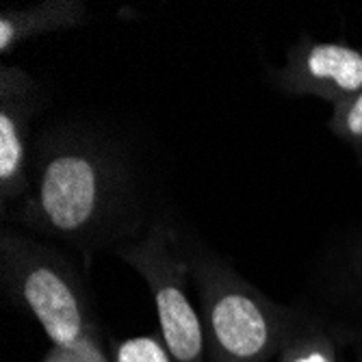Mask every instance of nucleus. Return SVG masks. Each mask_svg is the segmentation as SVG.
I'll return each mask as SVG.
<instances>
[{
	"label": "nucleus",
	"instance_id": "1",
	"mask_svg": "<svg viewBox=\"0 0 362 362\" xmlns=\"http://www.w3.org/2000/svg\"><path fill=\"white\" fill-rule=\"evenodd\" d=\"M13 215L35 233L87 254L133 241L139 206L130 160L93 128L44 130L33 146L28 191Z\"/></svg>",
	"mask_w": 362,
	"mask_h": 362
},
{
	"label": "nucleus",
	"instance_id": "2",
	"mask_svg": "<svg viewBox=\"0 0 362 362\" xmlns=\"http://www.w3.org/2000/svg\"><path fill=\"white\" fill-rule=\"evenodd\" d=\"M197 291L206 362H269L278 358L295 310L276 304L204 245H182Z\"/></svg>",
	"mask_w": 362,
	"mask_h": 362
},
{
	"label": "nucleus",
	"instance_id": "3",
	"mask_svg": "<svg viewBox=\"0 0 362 362\" xmlns=\"http://www.w3.org/2000/svg\"><path fill=\"white\" fill-rule=\"evenodd\" d=\"M0 282L16 306L40 321L52 345L103 349L100 325L83 278L54 247L3 228Z\"/></svg>",
	"mask_w": 362,
	"mask_h": 362
},
{
	"label": "nucleus",
	"instance_id": "4",
	"mask_svg": "<svg viewBox=\"0 0 362 362\" xmlns=\"http://www.w3.org/2000/svg\"><path fill=\"white\" fill-rule=\"evenodd\" d=\"M115 254L146 280L160 339L174 362H206L202 319L187 293L189 262L174 230L165 221H154L141 239L117 245Z\"/></svg>",
	"mask_w": 362,
	"mask_h": 362
},
{
	"label": "nucleus",
	"instance_id": "5",
	"mask_svg": "<svg viewBox=\"0 0 362 362\" xmlns=\"http://www.w3.org/2000/svg\"><path fill=\"white\" fill-rule=\"evenodd\" d=\"M269 76L286 95L319 98L339 107L362 91V50L302 35L288 48L282 68Z\"/></svg>",
	"mask_w": 362,
	"mask_h": 362
},
{
	"label": "nucleus",
	"instance_id": "6",
	"mask_svg": "<svg viewBox=\"0 0 362 362\" xmlns=\"http://www.w3.org/2000/svg\"><path fill=\"white\" fill-rule=\"evenodd\" d=\"M40 89L20 68H0V202H20L28 191L30 119L37 111Z\"/></svg>",
	"mask_w": 362,
	"mask_h": 362
},
{
	"label": "nucleus",
	"instance_id": "7",
	"mask_svg": "<svg viewBox=\"0 0 362 362\" xmlns=\"http://www.w3.org/2000/svg\"><path fill=\"white\" fill-rule=\"evenodd\" d=\"M87 5L83 0H44L26 7H9L0 13V52L9 54L20 44L46 33L83 26Z\"/></svg>",
	"mask_w": 362,
	"mask_h": 362
},
{
	"label": "nucleus",
	"instance_id": "8",
	"mask_svg": "<svg viewBox=\"0 0 362 362\" xmlns=\"http://www.w3.org/2000/svg\"><path fill=\"white\" fill-rule=\"evenodd\" d=\"M278 362H343L337 339L325 323L308 317L293 315L288 334L278 354Z\"/></svg>",
	"mask_w": 362,
	"mask_h": 362
},
{
	"label": "nucleus",
	"instance_id": "9",
	"mask_svg": "<svg viewBox=\"0 0 362 362\" xmlns=\"http://www.w3.org/2000/svg\"><path fill=\"white\" fill-rule=\"evenodd\" d=\"M327 126L341 141H345L354 150V154L362 163V91L354 95L351 100L334 107Z\"/></svg>",
	"mask_w": 362,
	"mask_h": 362
},
{
	"label": "nucleus",
	"instance_id": "10",
	"mask_svg": "<svg viewBox=\"0 0 362 362\" xmlns=\"http://www.w3.org/2000/svg\"><path fill=\"white\" fill-rule=\"evenodd\" d=\"M113 362H174L163 339L146 334L113 345Z\"/></svg>",
	"mask_w": 362,
	"mask_h": 362
},
{
	"label": "nucleus",
	"instance_id": "11",
	"mask_svg": "<svg viewBox=\"0 0 362 362\" xmlns=\"http://www.w3.org/2000/svg\"><path fill=\"white\" fill-rule=\"evenodd\" d=\"M44 362H111L105 349H74V347H57L52 345Z\"/></svg>",
	"mask_w": 362,
	"mask_h": 362
},
{
	"label": "nucleus",
	"instance_id": "12",
	"mask_svg": "<svg viewBox=\"0 0 362 362\" xmlns=\"http://www.w3.org/2000/svg\"><path fill=\"white\" fill-rule=\"evenodd\" d=\"M356 280H358V291L362 295V262H360V267L356 269Z\"/></svg>",
	"mask_w": 362,
	"mask_h": 362
},
{
	"label": "nucleus",
	"instance_id": "13",
	"mask_svg": "<svg viewBox=\"0 0 362 362\" xmlns=\"http://www.w3.org/2000/svg\"><path fill=\"white\" fill-rule=\"evenodd\" d=\"M358 362H362V347L358 349Z\"/></svg>",
	"mask_w": 362,
	"mask_h": 362
}]
</instances>
